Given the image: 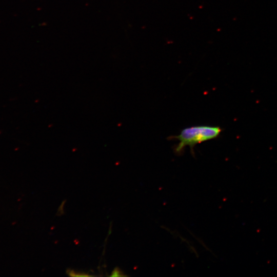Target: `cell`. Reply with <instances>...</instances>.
Wrapping results in <instances>:
<instances>
[{"label": "cell", "mask_w": 277, "mask_h": 277, "mask_svg": "<svg viewBox=\"0 0 277 277\" xmlns=\"http://www.w3.org/2000/svg\"><path fill=\"white\" fill-rule=\"evenodd\" d=\"M221 131V128L217 126H196L186 128L180 134L169 138L179 141V144L174 148V152L179 155L183 153L185 147L189 146L193 151L196 144L216 138Z\"/></svg>", "instance_id": "6da1fadb"}, {"label": "cell", "mask_w": 277, "mask_h": 277, "mask_svg": "<svg viewBox=\"0 0 277 277\" xmlns=\"http://www.w3.org/2000/svg\"><path fill=\"white\" fill-rule=\"evenodd\" d=\"M67 273L68 275L71 276H91L87 273L80 271H75L73 270L68 269L67 271Z\"/></svg>", "instance_id": "7a4b0ae2"}, {"label": "cell", "mask_w": 277, "mask_h": 277, "mask_svg": "<svg viewBox=\"0 0 277 277\" xmlns=\"http://www.w3.org/2000/svg\"><path fill=\"white\" fill-rule=\"evenodd\" d=\"M126 276L122 271L121 269L118 267L115 268L112 271L111 276Z\"/></svg>", "instance_id": "3957f363"}]
</instances>
